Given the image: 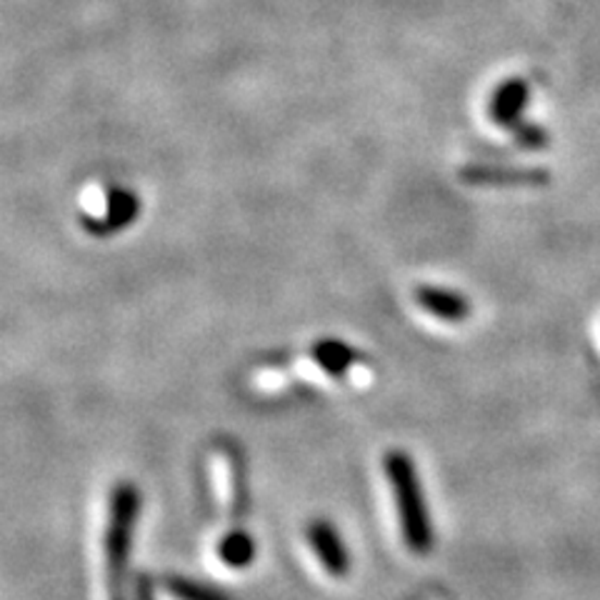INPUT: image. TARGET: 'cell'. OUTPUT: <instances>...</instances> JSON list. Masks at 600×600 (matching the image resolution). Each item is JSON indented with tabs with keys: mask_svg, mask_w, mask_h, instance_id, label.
Wrapping results in <instances>:
<instances>
[{
	"mask_svg": "<svg viewBox=\"0 0 600 600\" xmlns=\"http://www.w3.org/2000/svg\"><path fill=\"white\" fill-rule=\"evenodd\" d=\"M383 470L391 486L395 515H399V528L403 543L411 553L426 555L436 543L433 523L423 493V483L418 478L416 463L405 451H391L383 461Z\"/></svg>",
	"mask_w": 600,
	"mask_h": 600,
	"instance_id": "1",
	"label": "cell"
},
{
	"mask_svg": "<svg viewBox=\"0 0 600 600\" xmlns=\"http://www.w3.org/2000/svg\"><path fill=\"white\" fill-rule=\"evenodd\" d=\"M140 511V495L133 483H118L108 501V523L103 534L106 588L111 600H125V576L133 548L135 518Z\"/></svg>",
	"mask_w": 600,
	"mask_h": 600,
	"instance_id": "2",
	"label": "cell"
},
{
	"mask_svg": "<svg viewBox=\"0 0 600 600\" xmlns=\"http://www.w3.org/2000/svg\"><path fill=\"white\" fill-rule=\"evenodd\" d=\"M306 543L308 551L316 558V563L323 568L326 576L345 578L351 573V551L331 521L316 518L306 526Z\"/></svg>",
	"mask_w": 600,
	"mask_h": 600,
	"instance_id": "3",
	"label": "cell"
},
{
	"mask_svg": "<svg viewBox=\"0 0 600 600\" xmlns=\"http://www.w3.org/2000/svg\"><path fill=\"white\" fill-rule=\"evenodd\" d=\"M418 306L430 313L433 318H441L445 323H463L470 316V303L466 295L448 291V289H436V285H426L416 293Z\"/></svg>",
	"mask_w": 600,
	"mask_h": 600,
	"instance_id": "4",
	"label": "cell"
},
{
	"mask_svg": "<svg viewBox=\"0 0 600 600\" xmlns=\"http://www.w3.org/2000/svg\"><path fill=\"white\" fill-rule=\"evenodd\" d=\"M256 555H258L256 538L243 528L228 530V534L218 538L216 543V558L231 571L250 568V565L256 563Z\"/></svg>",
	"mask_w": 600,
	"mask_h": 600,
	"instance_id": "5",
	"label": "cell"
},
{
	"mask_svg": "<svg viewBox=\"0 0 600 600\" xmlns=\"http://www.w3.org/2000/svg\"><path fill=\"white\" fill-rule=\"evenodd\" d=\"M528 86L523 81H509L495 90L493 103H490V115L501 125H515L526 108Z\"/></svg>",
	"mask_w": 600,
	"mask_h": 600,
	"instance_id": "6",
	"label": "cell"
},
{
	"mask_svg": "<svg viewBox=\"0 0 600 600\" xmlns=\"http://www.w3.org/2000/svg\"><path fill=\"white\" fill-rule=\"evenodd\" d=\"M168 593L179 600H231V596L223 590L203 586V583H193L191 578H168L166 583Z\"/></svg>",
	"mask_w": 600,
	"mask_h": 600,
	"instance_id": "7",
	"label": "cell"
}]
</instances>
